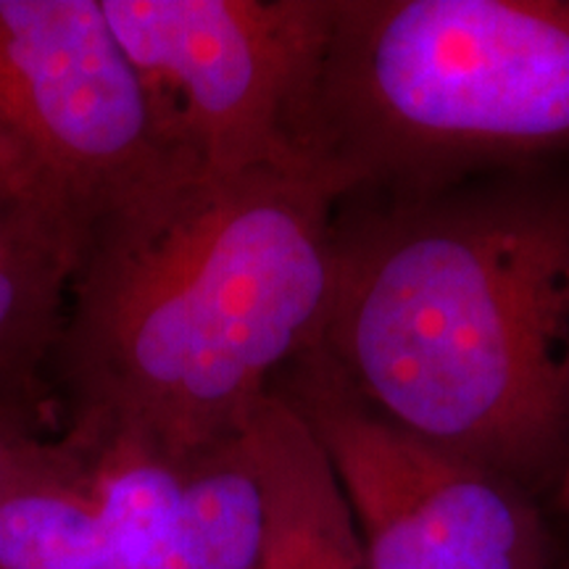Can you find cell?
<instances>
[{
	"mask_svg": "<svg viewBox=\"0 0 569 569\" xmlns=\"http://www.w3.org/2000/svg\"><path fill=\"white\" fill-rule=\"evenodd\" d=\"M340 198L298 167L172 169L77 234L51 369L71 443L188 467L317 346Z\"/></svg>",
	"mask_w": 569,
	"mask_h": 569,
	"instance_id": "6da1fadb",
	"label": "cell"
},
{
	"mask_svg": "<svg viewBox=\"0 0 569 569\" xmlns=\"http://www.w3.org/2000/svg\"><path fill=\"white\" fill-rule=\"evenodd\" d=\"M317 351L369 407L553 501L569 446V174L340 201Z\"/></svg>",
	"mask_w": 569,
	"mask_h": 569,
	"instance_id": "7a4b0ae2",
	"label": "cell"
},
{
	"mask_svg": "<svg viewBox=\"0 0 569 569\" xmlns=\"http://www.w3.org/2000/svg\"><path fill=\"white\" fill-rule=\"evenodd\" d=\"M569 156V0H325L296 159L419 193Z\"/></svg>",
	"mask_w": 569,
	"mask_h": 569,
	"instance_id": "3957f363",
	"label": "cell"
},
{
	"mask_svg": "<svg viewBox=\"0 0 569 569\" xmlns=\"http://www.w3.org/2000/svg\"><path fill=\"white\" fill-rule=\"evenodd\" d=\"M272 390L322 446L367 569H569L543 501L390 422L317 348Z\"/></svg>",
	"mask_w": 569,
	"mask_h": 569,
	"instance_id": "277c9868",
	"label": "cell"
},
{
	"mask_svg": "<svg viewBox=\"0 0 569 569\" xmlns=\"http://www.w3.org/2000/svg\"><path fill=\"white\" fill-rule=\"evenodd\" d=\"M174 167H298L325 0H101ZM309 172V169H306Z\"/></svg>",
	"mask_w": 569,
	"mask_h": 569,
	"instance_id": "5b68a950",
	"label": "cell"
},
{
	"mask_svg": "<svg viewBox=\"0 0 569 569\" xmlns=\"http://www.w3.org/2000/svg\"><path fill=\"white\" fill-rule=\"evenodd\" d=\"M0 127L77 234L174 167L101 0H0Z\"/></svg>",
	"mask_w": 569,
	"mask_h": 569,
	"instance_id": "8992f818",
	"label": "cell"
},
{
	"mask_svg": "<svg viewBox=\"0 0 569 569\" xmlns=\"http://www.w3.org/2000/svg\"><path fill=\"white\" fill-rule=\"evenodd\" d=\"M188 469L38 443L0 490V569H101L146 551L172 525Z\"/></svg>",
	"mask_w": 569,
	"mask_h": 569,
	"instance_id": "52a82bcc",
	"label": "cell"
},
{
	"mask_svg": "<svg viewBox=\"0 0 569 569\" xmlns=\"http://www.w3.org/2000/svg\"><path fill=\"white\" fill-rule=\"evenodd\" d=\"M246 446L264 501L259 569H367L353 515L322 446L274 390L256 407Z\"/></svg>",
	"mask_w": 569,
	"mask_h": 569,
	"instance_id": "ba28073f",
	"label": "cell"
},
{
	"mask_svg": "<svg viewBox=\"0 0 569 569\" xmlns=\"http://www.w3.org/2000/svg\"><path fill=\"white\" fill-rule=\"evenodd\" d=\"M74 253L77 227L59 203L0 188V390L51 365Z\"/></svg>",
	"mask_w": 569,
	"mask_h": 569,
	"instance_id": "9c48e42d",
	"label": "cell"
},
{
	"mask_svg": "<svg viewBox=\"0 0 569 569\" xmlns=\"http://www.w3.org/2000/svg\"><path fill=\"white\" fill-rule=\"evenodd\" d=\"M261 540L264 501L243 432L190 465L172 525L146 551L101 569H259Z\"/></svg>",
	"mask_w": 569,
	"mask_h": 569,
	"instance_id": "30bf717a",
	"label": "cell"
},
{
	"mask_svg": "<svg viewBox=\"0 0 569 569\" xmlns=\"http://www.w3.org/2000/svg\"><path fill=\"white\" fill-rule=\"evenodd\" d=\"M0 188L11 190H24V193H38L51 198L53 203H59L56 198L48 193L46 184L40 182L38 172L32 169L30 159H27L24 151L9 138V132L0 127ZM61 206V203H59ZM63 209V206H61Z\"/></svg>",
	"mask_w": 569,
	"mask_h": 569,
	"instance_id": "8fae6325",
	"label": "cell"
},
{
	"mask_svg": "<svg viewBox=\"0 0 569 569\" xmlns=\"http://www.w3.org/2000/svg\"><path fill=\"white\" fill-rule=\"evenodd\" d=\"M34 446L38 443L13 422L9 409L0 407V490L6 488L11 475L21 467V461L30 457Z\"/></svg>",
	"mask_w": 569,
	"mask_h": 569,
	"instance_id": "7c38bea8",
	"label": "cell"
},
{
	"mask_svg": "<svg viewBox=\"0 0 569 569\" xmlns=\"http://www.w3.org/2000/svg\"><path fill=\"white\" fill-rule=\"evenodd\" d=\"M553 507L559 511H565L569 517V446H567V459H565V467H561V478H559V486H557V493H553Z\"/></svg>",
	"mask_w": 569,
	"mask_h": 569,
	"instance_id": "4fadbf2b",
	"label": "cell"
}]
</instances>
